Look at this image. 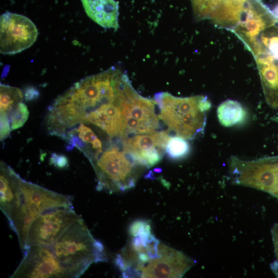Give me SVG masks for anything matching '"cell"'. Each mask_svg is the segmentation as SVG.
Segmentation results:
<instances>
[{
  "label": "cell",
  "instance_id": "cell-7",
  "mask_svg": "<svg viewBox=\"0 0 278 278\" xmlns=\"http://www.w3.org/2000/svg\"><path fill=\"white\" fill-rule=\"evenodd\" d=\"M80 218L73 207L56 208L41 214L30 225L25 249L34 245L51 248L65 230Z\"/></svg>",
  "mask_w": 278,
  "mask_h": 278
},
{
  "label": "cell",
  "instance_id": "cell-10",
  "mask_svg": "<svg viewBox=\"0 0 278 278\" xmlns=\"http://www.w3.org/2000/svg\"><path fill=\"white\" fill-rule=\"evenodd\" d=\"M170 137L167 131L140 134L127 140H121L124 148L144 168H149L163 158L167 141Z\"/></svg>",
  "mask_w": 278,
  "mask_h": 278
},
{
  "label": "cell",
  "instance_id": "cell-6",
  "mask_svg": "<svg viewBox=\"0 0 278 278\" xmlns=\"http://www.w3.org/2000/svg\"><path fill=\"white\" fill-rule=\"evenodd\" d=\"M155 100L141 96L136 92L126 102L124 110V129L120 139L162 131Z\"/></svg>",
  "mask_w": 278,
  "mask_h": 278
},
{
  "label": "cell",
  "instance_id": "cell-23",
  "mask_svg": "<svg viewBox=\"0 0 278 278\" xmlns=\"http://www.w3.org/2000/svg\"><path fill=\"white\" fill-rule=\"evenodd\" d=\"M271 11L275 16L278 17V3L275 5Z\"/></svg>",
  "mask_w": 278,
  "mask_h": 278
},
{
  "label": "cell",
  "instance_id": "cell-11",
  "mask_svg": "<svg viewBox=\"0 0 278 278\" xmlns=\"http://www.w3.org/2000/svg\"><path fill=\"white\" fill-rule=\"evenodd\" d=\"M195 263L182 252L165 245L160 256L142 269L139 277H181Z\"/></svg>",
  "mask_w": 278,
  "mask_h": 278
},
{
  "label": "cell",
  "instance_id": "cell-17",
  "mask_svg": "<svg viewBox=\"0 0 278 278\" xmlns=\"http://www.w3.org/2000/svg\"><path fill=\"white\" fill-rule=\"evenodd\" d=\"M188 143L178 136H170L167 143L166 152L172 159H179L187 155L189 151Z\"/></svg>",
  "mask_w": 278,
  "mask_h": 278
},
{
  "label": "cell",
  "instance_id": "cell-19",
  "mask_svg": "<svg viewBox=\"0 0 278 278\" xmlns=\"http://www.w3.org/2000/svg\"><path fill=\"white\" fill-rule=\"evenodd\" d=\"M1 141H3L10 134L11 126L8 114L5 112H1Z\"/></svg>",
  "mask_w": 278,
  "mask_h": 278
},
{
  "label": "cell",
  "instance_id": "cell-16",
  "mask_svg": "<svg viewBox=\"0 0 278 278\" xmlns=\"http://www.w3.org/2000/svg\"><path fill=\"white\" fill-rule=\"evenodd\" d=\"M1 112L10 113L21 102L23 94L22 91L15 87L1 84Z\"/></svg>",
  "mask_w": 278,
  "mask_h": 278
},
{
  "label": "cell",
  "instance_id": "cell-8",
  "mask_svg": "<svg viewBox=\"0 0 278 278\" xmlns=\"http://www.w3.org/2000/svg\"><path fill=\"white\" fill-rule=\"evenodd\" d=\"M11 278L71 277L51 247L34 245L27 248Z\"/></svg>",
  "mask_w": 278,
  "mask_h": 278
},
{
  "label": "cell",
  "instance_id": "cell-15",
  "mask_svg": "<svg viewBox=\"0 0 278 278\" xmlns=\"http://www.w3.org/2000/svg\"><path fill=\"white\" fill-rule=\"evenodd\" d=\"M246 116V112L238 101L227 100L222 102L217 109V116L220 124L229 127L241 123Z\"/></svg>",
  "mask_w": 278,
  "mask_h": 278
},
{
  "label": "cell",
  "instance_id": "cell-9",
  "mask_svg": "<svg viewBox=\"0 0 278 278\" xmlns=\"http://www.w3.org/2000/svg\"><path fill=\"white\" fill-rule=\"evenodd\" d=\"M38 29L27 17L10 12L1 15L0 51L13 55L30 47L36 41Z\"/></svg>",
  "mask_w": 278,
  "mask_h": 278
},
{
  "label": "cell",
  "instance_id": "cell-1",
  "mask_svg": "<svg viewBox=\"0 0 278 278\" xmlns=\"http://www.w3.org/2000/svg\"><path fill=\"white\" fill-rule=\"evenodd\" d=\"M51 248L71 277L80 276L93 263L107 260L102 244L81 217L65 230Z\"/></svg>",
  "mask_w": 278,
  "mask_h": 278
},
{
  "label": "cell",
  "instance_id": "cell-21",
  "mask_svg": "<svg viewBox=\"0 0 278 278\" xmlns=\"http://www.w3.org/2000/svg\"><path fill=\"white\" fill-rule=\"evenodd\" d=\"M39 95V91L32 86L27 87L25 90V99L26 101L37 99Z\"/></svg>",
  "mask_w": 278,
  "mask_h": 278
},
{
  "label": "cell",
  "instance_id": "cell-13",
  "mask_svg": "<svg viewBox=\"0 0 278 278\" xmlns=\"http://www.w3.org/2000/svg\"><path fill=\"white\" fill-rule=\"evenodd\" d=\"M87 15L105 28L117 30L118 5L114 0H81Z\"/></svg>",
  "mask_w": 278,
  "mask_h": 278
},
{
  "label": "cell",
  "instance_id": "cell-14",
  "mask_svg": "<svg viewBox=\"0 0 278 278\" xmlns=\"http://www.w3.org/2000/svg\"><path fill=\"white\" fill-rule=\"evenodd\" d=\"M20 176L5 163H1L0 207L8 218L18 200Z\"/></svg>",
  "mask_w": 278,
  "mask_h": 278
},
{
  "label": "cell",
  "instance_id": "cell-20",
  "mask_svg": "<svg viewBox=\"0 0 278 278\" xmlns=\"http://www.w3.org/2000/svg\"><path fill=\"white\" fill-rule=\"evenodd\" d=\"M49 163L50 164L61 169L66 168L68 165V160L66 156L55 152L51 154Z\"/></svg>",
  "mask_w": 278,
  "mask_h": 278
},
{
  "label": "cell",
  "instance_id": "cell-2",
  "mask_svg": "<svg viewBox=\"0 0 278 278\" xmlns=\"http://www.w3.org/2000/svg\"><path fill=\"white\" fill-rule=\"evenodd\" d=\"M159 116L167 126L169 135L193 140L204 129L206 112L211 103L206 96L176 97L167 92L154 95Z\"/></svg>",
  "mask_w": 278,
  "mask_h": 278
},
{
  "label": "cell",
  "instance_id": "cell-22",
  "mask_svg": "<svg viewBox=\"0 0 278 278\" xmlns=\"http://www.w3.org/2000/svg\"><path fill=\"white\" fill-rule=\"evenodd\" d=\"M272 238L275 248V253L278 259V223L275 224L272 230Z\"/></svg>",
  "mask_w": 278,
  "mask_h": 278
},
{
  "label": "cell",
  "instance_id": "cell-3",
  "mask_svg": "<svg viewBox=\"0 0 278 278\" xmlns=\"http://www.w3.org/2000/svg\"><path fill=\"white\" fill-rule=\"evenodd\" d=\"M89 160L96 175L97 189L110 193L134 187L145 168L125 150L118 137L110 141L105 151Z\"/></svg>",
  "mask_w": 278,
  "mask_h": 278
},
{
  "label": "cell",
  "instance_id": "cell-18",
  "mask_svg": "<svg viewBox=\"0 0 278 278\" xmlns=\"http://www.w3.org/2000/svg\"><path fill=\"white\" fill-rule=\"evenodd\" d=\"M8 115L11 130L22 127L28 119L29 111L26 105L21 102Z\"/></svg>",
  "mask_w": 278,
  "mask_h": 278
},
{
  "label": "cell",
  "instance_id": "cell-12",
  "mask_svg": "<svg viewBox=\"0 0 278 278\" xmlns=\"http://www.w3.org/2000/svg\"><path fill=\"white\" fill-rule=\"evenodd\" d=\"M241 41L253 55L257 67L278 65V17L255 35Z\"/></svg>",
  "mask_w": 278,
  "mask_h": 278
},
{
  "label": "cell",
  "instance_id": "cell-5",
  "mask_svg": "<svg viewBox=\"0 0 278 278\" xmlns=\"http://www.w3.org/2000/svg\"><path fill=\"white\" fill-rule=\"evenodd\" d=\"M230 170L237 184L261 190L274 196L278 193V156L252 161L232 157Z\"/></svg>",
  "mask_w": 278,
  "mask_h": 278
},
{
  "label": "cell",
  "instance_id": "cell-4",
  "mask_svg": "<svg viewBox=\"0 0 278 278\" xmlns=\"http://www.w3.org/2000/svg\"><path fill=\"white\" fill-rule=\"evenodd\" d=\"M73 206L70 196L59 194L40 186L20 180V196L10 226L18 237L24 240L32 221L51 210Z\"/></svg>",
  "mask_w": 278,
  "mask_h": 278
}]
</instances>
